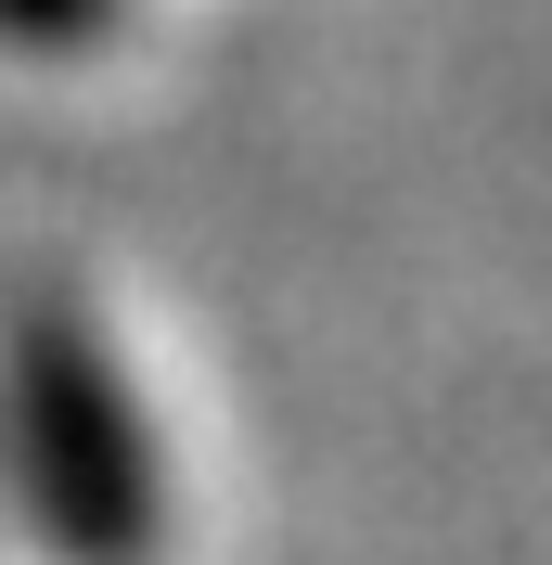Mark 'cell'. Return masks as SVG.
<instances>
[{"mask_svg":"<svg viewBox=\"0 0 552 565\" xmlns=\"http://www.w3.org/2000/svg\"><path fill=\"white\" fill-rule=\"evenodd\" d=\"M0 13H13L26 39H65V26H91V13H104V0H0Z\"/></svg>","mask_w":552,"mask_h":565,"instance_id":"cell-1","label":"cell"}]
</instances>
